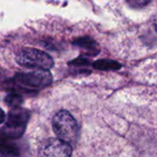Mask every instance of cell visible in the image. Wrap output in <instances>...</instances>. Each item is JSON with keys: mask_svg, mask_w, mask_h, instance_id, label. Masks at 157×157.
<instances>
[{"mask_svg": "<svg viewBox=\"0 0 157 157\" xmlns=\"http://www.w3.org/2000/svg\"><path fill=\"white\" fill-rule=\"evenodd\" d=\"M73 153L72 145L60 138H52L45 142L40 150V155L50 157L71 156Z\"/></svg>", "mask_w": 157, "mask_h": 157, "instance_id": "cell-4", "label": "cell"}, {"mask_svg": "<svg viewBox=\"0 0 157 157\" xmlns=\"http://www.w3.org/2000/svg\"><path fill=\"white\" fill-rule=\"evenodd\" d=\"M52 80V75L48 72V70L41 69H39L38 71L31 73L19 74L16 76V81L18 84L32 88L46 86L51 84Z\"/></svg>", "mask_w": 157, "mask_h": 157, "instance_id": "cell-3", "label": "cell"}, {"mask_svg": "<svg viewBox=\"0 0 157 157\" xmlns=\"http://www.w3.org/2000/svg\"><path fill=\"white\" fill-rule=\"evenodd\" d=\"M6 103H8L10 106H18L21 102H22V99L19 96L17 95H10L8 97H6Z\"/></svg>", "mask_w": 157, "mask_h": 157, "instance_id": "cell-7", "label": "cell"}, {"mask_svg": "<svg viewBox=\"0 0 157 157\" xmlns=\"http://www.w3.org/2000/svg\"><path fill=\"white\" fill-rule=\"evenodd\" d=\"M155 30H156L157 32V17L155 18Z\"/></svg>", "mask_w": 157, "mask_h": 157, "instance_id": "cell-8", "label": "cell"}, {"mask_svg": "<svg viewBox=\"0 0 157 157\" xmlns=\"http://www.w3.org/2000/svg\"><path fill=\"white\" fill-rule=\"evenodd\" d=\"M94 66L100 70H116L121 67V65L114 61H98L94 63Z\"/></svg>", "mask_w": 157, "mask_h": 157, "instance_id": "cell-5", "label": "cell"}, {"mask_svg": "<svg viewBox=\"0 0 157 157\" xmlns=\"http://www.w3.org/2000/svg\"><path fill=\"white\" fill-rule=\"evenodd\" d=\"M52 129L58 138L70 144L71 145L77 141L79 127L75 118L66 110L56 113L52 121Z\"/></svg>", "mask_w": 157, "mask_h": 157, "instance_id": "cell-1", "label": "cell"}, {"mask_svg": "<svg viewBox=\"0 0 157 157\" xmlns=\"http://www.w3.org/2000/svg\"><path fill=\"white\" fill-rule=\"evenodd\" d=\"M126 2L132 8H142L149 5L152 0H126Z\"/></svg>", "mask_w": 157, "mask_h": 157, "instance_id": "cell-6", "label": "cell"}, {"mask_svg": "<svg viewBox=\"0 0 157 157\" xmlns=\"http://www.w3.org/2000/svg\"><path fill=\"white\" fill-rule=\"evenodd\" d=\"M17 63L27 68L49 70L53 66L52 58L46 52L34 49L23 48L16 55Z\"/></svg>", "mask_w": 157, "mask_h": 157, "instance_id": "cell-2", "label": "cell"}]
</instances>
